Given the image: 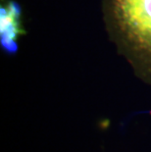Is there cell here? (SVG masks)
I'll return each mask as SVG.
<instances>
[{
    "mask_svg": "<svg viewBox=\"0 0 151 152\" xmlns=\"http://www.w3.org/2000/svg\"><path fill=\"white\" fill-rule=\"evenodd\" d=\"M102 13L118 52L151 85V0H102Z\"/></svg>",
    "mask_w": 151,
    "mask_h": 152,
    "instance_id": "cell-1",
    "label": "cell"
},
{
    "mask_svg": "<svg viewBox=\"0 0 151 152\" xmlns=\"http://www.w3.org/2000/svg\"><path fill=\"white\" fill-rule=\"evenodd\" d=\"M26 31L22 25V7L15 0H4L0 5V47L7 55L18 52V39Z\"/></svg>",
    "mask_w": 151,
    "mask_h": 152,
    "instance_id": "cell-2",
    "label": "cell"
}]
</instances>
